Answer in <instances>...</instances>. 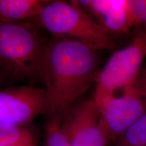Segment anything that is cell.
Here are the masks:
<instances>
[{"mask_svg": "<svg viewBox=\"0 0 146 146\" xmlns=\"http://www.w3.org/2000/svg\"><path fill=\"white\" fill-rule=\"evenodd\" d=\"M97 52L68 38L54 36L48 41L41 77L45 82L50 116H62L95 82Z\"/></svg>", "mask_w": 146, "mask_h": 146, "instance_id": "obj_1", "label": "cell"}, {"mask_svg": "<svg viewBox=\"0 0 146 146\" xmlns=\"http://www.w3.org/2000/svg\"><path fill=\"white\" fill-rule=\"evenodd\" d=\"M36 19L38 26L56 37L83 42L96 51L115 47L109 32L91 19L78 1H50Z\"/></svg>", "mask_w": 146, "mask_h": 146, "instance_id": "obj_2", "label": "cell"}, {"mask_svg": "<svg viewBox=\"0 0 146 146\" xmlns=\"http://www.w3.org/2000/svg\"><path fill=\"white\" fill-rule=\"evenodd\" d=\"M47 43L32 24L0 23V63L15 75L41 76Z\"/></svg>", "mask_w": 146, "mask_h": 146, "instance_id": "obj_3", "label": "cell"}, {"mask_svg": "<svg viewBox=\"0 0 146 146\" xmlns=\"http://www.w3.org/2000/svg\"><path fill=\"white\" fill-rule=\"evenodd\" d=\"M146 57V26L141 27L127 46L114 52L95 79L93 100L99 107L120 89L136 83Z\"/></svg>", "mask_w": 146, "mask_h": 146, "instance_id": "obj_4", "label": "cell"}, {"mask_svg": "<svg viewBox=\"0 0 146 146\" xmlns=\"http://www.w3.org/2000/svg\"><path fill=\"white\" fill-rule=\"evenodd\" d=\"M135 83L124 89L123 95H114L98 108L101 127L108 143H114L146 113V102Z\"/></svg>", "mask_w": 146, "mask_h": 146, "instance_id": "obj_5", "label": "cell"}, {"mask_svg": "<svg viewBox=\"0 0 146 146\" xmlns=\"http://www.w3.org/2000/svg\"><path fill=\"white\" fill-rule=\"evenodd\" d=\"M62 128L72 146H106L100 113L92 99L73 105L61 116Z\"/></svg>", "mask_w": 146, "mask_h": 146, "instance_id": "obj_6", "label": "cell"}, {"mask_svg": "<svg viewBox=\"0 0 146 146\" xmlns=\"http://www.w3.org/2000/svg\"><path fill=\"white\" fill-rule=\"evenodd\" d=\"M47 112L45 89L21 86L0 91V125H21Z\"/></svg>", "mask_w": 146, "mask_h": 146, "instance_id": "obj_7", "label": "cell"}, {"mask_svg": "<svg viewBox=\"0 0 146 146\" xmlns=\"http://www.w3.org/2000/svg\"><path fill=\"white\" fill-rule=\"evenodd\" d=\"M50 1L43 0H0V23L24 22L36 18Z\"/></svg>", "mask_w": 146, "mask_h": 146, "instance_id": "obj_8", "label": "cell"}, {"mask_svg": "<svg viewBox=\"0 0 146 146\" xmlns=\"http://www.w3.org/2000/svg\"><path fill=\"white\" fill-rule=\"evenodd\" d=\"M102 23L108 32L126 33L135 26L127 0L114 1L112 8L102 18Z\"/></svg>", "mask_w": 146, "mask_h": 146, "instance_id": "obj_9", "label": "cell"}, {"mask_svg": "<svg viewBox=\"0 0 146 146\" xmlns=\"http://www.w3.org/2000/svg\"><path fill=\"white\" fill-rule=\"evenodd\" d=\"M0 146H35V140L21 125H0Z\"/></svg>", "mask_w": 146, "mask_h": 146, "instance_id": "obj_10", "label": "cell"}, {"mask_svg": "<svg viewBox=\"0 0 146 146\" xmlns=\"http://www.w3.org/2000/svg\"><path fill=\"white\" fill-rule=\"evenodd\" d=\"M113 146H146V113L131 125Z\"/></svg>", "mask_w": 146, "mask_h": 146, "instance_id": "obj_11", "label": "cell"}, {"mask_svg": "<svg viewBox=\"0 0 146 146\" xmlns=\"http://www.w3.org/2000/svg\"><path fill=\"white\" fill-rule=\"evenodd\" d=\"M50 116L47 125L44 146H72L62 128L61 116Z\"/></svg>", "mask_w": 146, "mask_h": 146, "instance_id": "obj_12", "label": "cell"}, {"mask_svg": "<svg viewBox=\"0 0 146 146\" xmlns=\"http://www.w3.org/2000/svg\"><path fill=\"white\" fill-rule=\"evenodd\" d=\"M135 26H146V0H127Z\"/></svg>", "mask_w": 146, "mask_h": 146, "instance_id": "obj_13", "label": "cell"}, {"mask_svg": "<svg viewBox=\"0 0 146 146\" xmlns=\"http://www.w3.org/2000/svg\"><path fill=\"white\" fill-rule=\"evenodd\" d=\"M136 87L146 102V66L141 68L136 81Z\"/></svg>", "mask_w": 146, "mask_h": 146, "instance_id": "obj_14", "label": "cell"}]
</instances>
